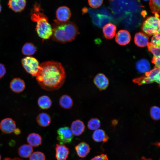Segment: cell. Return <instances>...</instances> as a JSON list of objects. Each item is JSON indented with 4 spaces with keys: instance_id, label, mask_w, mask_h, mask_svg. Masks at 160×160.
<instances>
[{
    "instance_id": "obj_1",
    "label": "cell",
    "mask_w": 160,
    "mask_h": 160,
    "mask_svg": "<svg viewBox=\"0 0 160 160\" xmlns=\"http://www.w3.org/2000/svg\"><path fill=\"white\" fill-rule=\"evenodd\" d=\"M36 75V80L43 89L49 91L59 89L66 77L65 69L61 63L48 61L41 63Z\"/></svg>"
},
{
    "instance_id": "obj_2",
    "label": "cell",
    "mask_w": 160,
    "mask_h": 160,
    "mask_svg": "<svg viewBox=\"0 0 160 160\" xmlns=\"http://www.w3.org/2000/svg\"><path fill=\"white\" fill-rule=\"evenodd\" d=\"M54 21L51 36L54 41L63 43L71 42L79 33L77 26L72 22H61L57 19Z\"/></svg>"
},
{
    "instance_id": "obj_3",
    "label": "cell",
    "mask_w": 160,
    "mask_h": 160,
    "mask_svg": "<svg viewBox=\"0 0 160 160\" xmlns=\"http://www.w3.org/2000/svg\"><path fill=\"white\" fill-rule=\"evenodd\" d=\"M34 12L31 16V20L37 23L36 30L39 36L43 39H49L52 36V26L48 22V17L41 12L40 6L35 5Z\"/></svg>"
},
{
    "instance_id": "obj_4",
    "label": "cell",
    "mask_w": 160,
    "mask_h": 160,
    "mask_svg": "<svg viewBox=\"0 0 160 160\" xmlns=\"http://www.w3.org/2000/svg\"><path fill=\"white\" fill-rule=\"evenodd\" d=\"M155 16L146 18L143 24L142 29L146 34L149 36L153 35L160 32V20L158 14Z\"/></svg>"
},
{
    "instance_id": "obj_5",
    "label": "cell",
    "mask_w": 160,
    "mask_h": 160,
    "mask_svg": "<svg viewBox=\"0 0 160 160\" xmlns=\"http://www.w3.org/2000/svg\"><path fill=\"white\" fill-rule=\"evenodd\" d=\"M160 68L155 67L145 73V75L136 78L134 82L139 84H149L154 82L160 84Z\"/></svg>"
},
{
    "instance_id": "obj_6",
    "label": "cell",
    "mask_w": 160,
    "mask_h": 160,
    "mask_svg": "<svg viewBox=\"0 0 160 160\" xmlns=\"http://www.w3.org/2000/svg\"><path fill=\"white\" fill-rule=\"evenodd\" d=\"M23 68L29 74L36 76L39 71L40 66L38 60L32 57H27L22 60Z\"/></svg>"
},
{
    "instance_id": "obj_7",
    "label": "cell",
    "mask_w": 160,
    "mask_h": 160,
    "mask_svg": "<svg viewBox=\"0 0 160 160\" xmlns=\"http://www.w3.org/2000/svg\"><path fill=\"white\" fill-rule=\"evenodd\" d=\"M57 139L61 144L70 143L73 136L70 129L67 127H61L57 131Z\"/></svg>"
},
{
    "instance_id": "obj_8",
    "label": "cell",
    "mask_w": 160,
    "mask_h": 160,
    "mask_svg": "<svg viewBox=\"0 0 160 160\" xmlns=\"http://www.w3.org/2000/svg\"><path fill=\"white\" fill-rule=\"evenodd\" d=\"M1 131L6 134H10L14 132L16 129V124L15 121L10 118L3 119L0 123Z\"/></svg>"
},
{
    "instance_id": "obj_9",
    "label": "cell",
    "mask_w": 160,
    "mask_h": 160,
    "mask_svg": "<svg viewBox=\"0 0 160 160\" xmlns=\"http://www.w3.org/2000/svg\"><path fill=\"white\" fill-rule=\"evenodd\" d=\"M56 15L57 20L61 22H65L70 18L71 13L69 8L66 6H61L57 9Z\"/></svg>"
},
{
    "instance_id": "obj_10",
    "label": "cell",
    "mask_w": 160,
    "mask_h": 160,
    "mask_svg": "<svg viewBox=\"0 0 160 160\" xmlns=\"http://www.w3.org/2000/svg\"><path fill=\"white\" fill-rule=\"evenodd\" d=\"M130 40V35L129 32L126 30H121L119 31L116 36V41L121 45L127 44L129 42Z\"/></svg>"
},
{
    "instance_id": "obj_11",
    "label": "cell",
    "mask_w": 160,
    "mask_h": 160,
    "mask_svg": "<svg viewBox=\"0 0 160 160\" xmlns=\"http://www.w3.org/2000/svg\"><path fill=\"white\" fill-rule=\"evenodd\" d=\"M55 149L57 160H66L69 153V148L63 144H57Z\"/></svg>"
},
{
    "instance_id": "obj_12",
    "label": "cell",
    "mask_w": 160,
    "mask_h": 160,
    "mask_svg": "<svg viewBox=\"0 0 160 160\" xmlns=\"http://www.w3.org/2000/svg\"><path fill=\"white\" fill-rule=\"evenodd\" d=\"M94 82L96 86L100 90L105 89L108 87L109 81L103 73L97 75L94 79Z\"/></svg>"
},
{
    "instance_id": "obj_13",
    "label": "cell",
    "mask_w": 160,
    "mask_h": 160,
    "mask_svg": "<svg viewBox=\"0 0 160 160\" xmlns=\"http://www.w3.org/2000/svg\"><path fill=\"white\" fill-rule=\"evenodd\" d=\"M85 128V126L83 122L80 120L77 119L72 123L70 129L73 135L79 136L83 133Z\"/></svg>"
},
{
    "instance_id": "obj_14",
    "label": "cell",
    "mask_w": 160,
    "mask_h": 160,
    "mask_svg": "<svg viewBox=\"0 0 160 160\" xmlns=\"http://www.w3.org/2000/svg\"><path fill=\"white\" fill-rule=\"evenodd\" d=\"M10 87L13 92L19 93L22 92L25 87V84L23 80L19 78L13 79L10 84Z\"/></svg>"
},
{
    "instance_id": "obj_15",
    "label": "cell",
    "mask_w": 160,
    "mask_h": 160,
    "mask_svg": "<svg viewBox=\"0 0 160 160\" xmlns=\"http://www.w3.org/2000/svg\"><path fill=\"white\" fill-rule=\"evenodd\" d=\"M135 44L140 47L147 46L149 43V38L147 35L142 32H138L136 34L134 37Z\"/></svg>"
},
{
    "instance_id": "obj_16",
    "label": "cell",
    "mask_w": 160,
    "mask_h": 160,
    "mask_svg": "<svg viewBox=\"0 0 160 160\" xmlns=\"http://www.w3.org/2000/svg\"><path fill=\"white\" fill-rule=\"evenodd\" d=\"M26 0H9V7L16 12L23 10L26 5Z\"/></svg>"
},
{
    "instance_id": "obj_17",
    "label": "cell",
    "mask_w": 160,
    "mask_h": 160,
    "mask_svg": "<svg viewBox=\"0 0 160 160\" xmlns=\"http://www.w3.org/2000/svg\"><path fill=\"white\" fill-rule=\"evenodd\" d=\"M90 149L89 145L84 142L80 143L75 147L78 155L82 158L85 157L88 154Z\"/></svg>"
},
{
    "instance_id": "obj_18",
    "label": "cell",
    "mask_w": 160,
    "mask_h": 160,
    "mask_svg": "<svg viewBox=\"0 0 160 160\" xmlns=\"http://www.w3.org/2000/svg\"><path fill=\"white\" fill-rule=\"evenodd\" d=\"M116 27L112 23H108L103 27V32L105 37L107 39L113 38L116 35Z\"/></svg>"
},
{
    "instance_id": "obj_19",
    "label": "cell",
    "mask_w": 160,
    "mask_h": 160,
    "mask_svg": "<svg viewBox=\"0 0 160 160\" xmlns=\"http://www.w3.org/2000/svg\"><path fill=\"white\" fill-rule=\"evenodd\" d=\"M36 121L40 126L45 127L50 124L51 119L49 114L43 112L39 113L38 115L36 118Z\"/></svg>"
},
{
    "instance_id": "obj_20",
    "label": "cell",
    "mask_w": 160,
    "mask_h": 160,
    "mask_svg": "<svg viewBox=\"0 0 160 160\" xmlns=\"http://www.w3.org/2000/svg\"><path fill=\"white\" fill-rule=\"evenodd\" d=\"M136 68L139 72L146 73L150 71L151 67L149 61L146 59H142L138 60L136 63Z\"/></svg>"
},
{
    "instance_id": "obj_21",
    "label": "cell",
    "mask_w": 160,
    "mask_h": 160,
    "mask_svg": "<svg viewBox=\"0 0 160 160\" xmlns=\"http://www.w3.org/2000/svg\"><path fill=\"white\" fill-rule=\"evenodd\" d=\"M92 137L95 142H105L108 139V137L105 132L102 129H98L93 132Z\"/></svg>"
},
{
    "instance_id": "obj_22",
    "label": "cell",
    "mask_w": 160,
    "mask_h": 160,
    "mask_svg": "<svg viewBox=\"0 0 160 160\" xmlns=\"http://www.w3.org/2000/svg\"><path fill=\"white\" fill-rule=\"evenodd\" d=\"M27 141L29 145L32 147H36L41 144L42 138L39 134L33 133L28 135Z\"/></svg>"
},
{
    "instance_id": "obj_23",
    "label": "cell",
    "mask_w": 160,
    "mask_h": 160,
    "mask_svg": "<svg viewBox=\"0 0 160 160\" xmlns=\"http://www.w3.org/2000/svg\"><path fill=\"white\" fill-rule=\"evenodd\" d=\"M59 103L61 108L65 109H69L73 106V101L70 96L65 94L62 96L60 97Z\"/></svg>"
},
{
    "instance_id": "obj_24",
    "label": "cell",
    "mask_w": 160,
    "mask_h": 160,
    "mask_svg": "<svg viewBox=\"0 0 160 160\" xmlns=\"http://www.w3.org/2000/svg\"><path fill=\"white\" fill-rule=\"evenodd\" d=\"M33 152L32 147L28 144H24L21 145L18 150V153L20 156L24 158L29 157Z\"/></svg>"
},
{
    "instance_id": "obj_25",
    "label": "cell",
    "mask_w": 160,
    "mask_h": 160,
    "mask_svg": "<svg viewBox=\"0 0 160 160\" xmlns=\"http://www.w3.org/2000/svg\"><path fill=\"white\" fill-rule=\"evenodd\" d=\"M38 104L39 107L41 109H47L51 107L52 102L48 96L43 95L39 98L38 100Z\"/></svg>"
},
{
    "instance_id": "obj_26",
    "label": "cell",
    "mask_w": 160,
    "mask_h": 160,
    "mask_svg": "<svg viewBox=\"0 0 160 160\" xmlns=\"http://www.w3.org/2000/svg\"><path fill=\"white\" fill-rule=\"evenodd\" d=\"M36 51L34 45L31 43H27L23 47L22 51L23 54L25 55L31 56L33 55Z\"/></svg>"
},
{
    "instance_id": "obj_27",
    "label": "cell",
    "mask_w": 160,
    "mask_h": 160,
    "mask_svg": "<svg viewBox=\"0 0 160 160\" xmlns=\"http://www.w3.org/2000/svg\"><path fill=\"white\" fill-rule=\"evenodd\" d=\"M100 126V122L99 119L96 118H92L88 122L87 127L91 130H95L98 129Z\"/></svg>"
},
{
    "instance_id": "obj_28",
    "label": "cell",
    "mask_w": 160,
    "mask_h": 160,
    "mask_svg": "<svg viewBox=\"0 0 160 160\" xmlns=\"http://www.w3.org/2000/svg\"><path fill=\"white\" fill-rule=\"evenodd\" d=\"M149 7L151 11L153 13H160V0H149Z\"/></svg>"
},
{
    "instance_id": "obj_29",
    "label": "cell",
    "mask_w": 160,
    "mask_h": 160,
    "mask_svg": "<svg viewBox=\"0 0 160 160\" xmlns=\"http://www.w3.org/2000/svg\"><path fill=\"white\" fill-rule=\"evenodd\" d=\"M150 113L151 117L154 120H158L160 118L159 108L156 106L152 107L150 109Z\"/></svg>"
},
{
    "instance_id": "obj_30",
    "label": "cell",
    "mask_w": 160,
    "mask_h": 160,
    "mask_svg": "<svg viewBox=\"0 0 160 160\" xmlns=\"http://www.w3.org/2000/svg\"><path fill=\"white\" fill-rule=\"evenodd\" d=\"M29 160H45L44 154L40 151L35 152L31 155L29 157Z\"/></svg>"
},
{
    "instance_id": "obj_31",
    "label": "cell",
    "mask_w": 160,
    "mask_h": 160,
    "mask_svg": "<svg viewBox=\"0 0 160 160\" xmlns=\"http://www.w3.org/2000/svg\"><path fill=\"white\" fill-rule=\"evenodd\" d=\"M148 50L153 54V56L160 57V47L155 46L149 43L148 45Z\"/></svg>"
},
{
    "instance_id": "obj_32",
    "label": "cell",
    "mask_w": 160,
    "mask_h": 160,
    "mask_svg": "<svg viewBox=\"0 0 160 160\" xmlns=\"http://www.w3.org/2000/svg\"><path fill=\"white\" fill-rule=\"evenodd\" d=\"M160 39L159 33H156L153 35L150 43L153 46L160 47Z\"/></svg>"
},
{
    "instance_id": "obj_33",
    "label": "cell",
    "mask_w": 160,
    "mask_h": 160,
    "mask_svg": "<svg viewBox=\"0 0 160 160\" xmlns=\"http://www.w3.org/2000/svg\"><path fill=\"white\" fill-rule=\"evenodd\" d=\"M103 0H88L89 5L93 8L100 7L102 4Z\"/></svg>"
},
{
    "instance_id": "obj_34",
    "label": "cell",
    "mask_w": 160,
    "mask_h": 160,
    "mask_svg": "<svg viewBox=\"0 0 160 160\" xmlns=\"http://www.w3.org/2000/svg\"><path fill=\"white\" fill-rule=\"evenodd\" d=\"M91 160H108V159L106 154H103L94 157Z\"/></svg>"
},
{
    "instance_id": "obj_35",
    "label": "cell",
    "mask_w": 160,
    "mask_h": 160,
    "mask_svg": "<svg viewBox=\"0 0 160 160\" xmlns=\"http://www.w3.org/2000/svg\"><path fill=\"white\" fill-rule=\"evenodd\" d=\"M160 57L153 56L152 62L156 66V67L160 68Z\"/></svg>"
},
{
    "instance_id": "obj_36",
    "label": "cell",
    "mask_w": 160,
    "mask_h": 160,
    "mask_svg": "<svg viewBox=\"0 0 160 160\" xmlns=\"http://www.w3.org/2000/svg\"><path fill=\"white\" fill-rule=\"evenodd\" d=\"M6 72V69L4 65L0 63V79L3 77Z\"/></svg>"
},
{
    "instance_id": "obj_37",
    "label": "cell",
    "mask_w": 160,
    "mask_h": 160,
    "mask_svg": "<svg viewBox=\"0 0 160 160\" xmlns=\"http://www.w3.org/2000/svg\"><path fill=\"white\" fill-rule=\"evenodd\" d=\"M4 160H23L22 159L19 158H15L14 159H11L9 158H6Z\"/></svg>"
},
{
    "instance_id": "obj_38",
    "label": "cell",
    "mask_w": 160,
    "mask_h": 160,
    "mask_svg": "<svg viewBox=\"0 0 160 160\" xmlns=\"http://www.w3.org/2000/svg\"><path fill=\"white\" fill-rule=\"evenodd\" d=\"M141 160H152L150 158H146L145 157H142L141 158Z\"/></svg>"
},
{
    "instance_id": "obj_39",
    "label": "cell",
    "mask_w": 160,
    "mask_h": 160,
    "mask_svg": "<svg viewBox=\"0 0 160 160\" xmlns=\"http://www.w3.org/2000/svg\"><path fill=\"white\" fill-rule=\"evenodd\" d=\"M1 7L0 4V12H1Z\"/></svg>"
},
{
    "instance_id": "obj_40",
    "label": "cell",
    "mask_w": 160,
    "mask_h": 160,
    "mask_svg": "<svg viewBox=\"0 0 160 160\" xmlns=\"http://www.w3.org/2000/svg\"><path fill=\"white\" fill-rule=\"evenodd\" d=\"M143 1H149V0H143Z\"/></svg>"
},
{
    "instance_id": "obj_41",
    "label": "cell",
    "mask_w": 160,
    "mask_h": 160,
    "mask_svg": "<svg viewBox=\"0 0 160 160\" xmlns=\"http://www.w3.org/2000/svg\"><path fill=\"white\" fill-rule=\"evenodd\" d=\"M1 155H0V160H1Z\"/></svg>"
},
{
    "instance_id": "obj_42",
    "label": "cell",
    "mask_w": 160,
    "mask_h": 160,
    "mask_svg": "<svg viewBox=\"0 0 160 160\" xmlns=\"http://www.w3.org/2000/svg\"></svg>"
},
{
    "instance_id": "obj_43",
    "label": "cell",
    "mask_w": 160,
    "mask_h": 160,
    "mask_svg": "<svg viewBox=\"0 0 160 160\" xmlns=\"http://www.w3.org/2000/svg\"></svg>"
}]
</instances>
